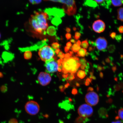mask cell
Listing matches in <instances>:
<instances>
[{
  "label": "cell",
  "mask_w": 123,
  "mask_h": 123,
  "mask_svg": "<svg viewBox=\"0 0 123 123\" xmlns=\"http://www.w3.org/2000/svg\"><path fill=\"white\" fill-rule=\"evenodd\" d=\"M57 28H56L53 26H50L47 29V33L49 35L51 36H56Z\"/></svg>",
  "instance_id": "obj_13"
},
{
  "label": "cell",
  "mask_w": 123,
  "mask_h": 123,
  "mask_svg": "<svg viewBox=\"0 0 123 123\" xmlns=\"http://www.w3.org/2000/svg\"><path fill=\"white\" fill-rule=\"evenodd\" d=\"M77 55L76 56L84 57L87 54V50L85 49L81 48L77 52Z\"/></svg>",
  "instance_id": "obj_16"
},
{
  "label": "cell",
  "mask_w": 123,
  "mask_h": 123,
  "mask_svg": "<svg viewBox=\"0 0 123 123\" xmlns=\"http://www.w3.org/2000/svg\"><path fill=\"white\" fill-rule=\"evenodd\" d=\"M81 34L79 32H76L75 33V36L74 37V38L76 40H78L80 37Z\"/></svg>",
  "instance_id": "obj_27"
},
{
  "label": "cell",
  "mask_w": 123,
  "mask_h": 123,
  "mask_svg": "<svg viewBox=\"0 0 123 123\" xmlns=\"http://www.w3.org/2000/svg\"><path fill=\"white\" fill-rule=\"evenodd\" d=\"M0 38H1V34H0Z\"/></svg>",
  "instance_id": "obj_44"
},
{
  "label": "cell",
  "mask_w": 123,
  "mask_h": 123,
  "mask_svg": "<svg viewBox=\"0 0 123 123\" xmlns=\"http://www.w3.org/2000/svg\"><path fill=\"white\" fill-rule=\"evenodd\" d=\"M85 5L93 7H96L97 6V3L94 0H87L84 2Z\"/></svg>",
  "instance_id": "obj_14"
},
{
  "label": "cell",
  "mask_w": 123,
  "mask_h": 123,
  "mask_svg": "<svg viewBox=\"0 0 123 123\" xmlns=\"http://www.w3.org/2000/svg\"><path fill=\"white\" fill-rule=\"evenodd\" d=\"M61 65L63 71L72 73H76L81 66L79 58L75 56L64 58L62 60Z\"/></svg>",
  "instance_id": "obj_2"
},
{
  "label": "cell",
  "mask_w": 123,
  "mask_h": 123,
  "mask_svg": "<svg viewBox=\"0 0 123 123\" xmlns=\"http://www.w3.org/2000/svg\"><path fill=\"white\" fill-rule=\"evenodd\" d=\"M60 51V50L59 49H58L55 50V53H56L57 55H58Z\"/></svg>",
  "instance_id": "obj_36"
},
{
  "label": "cell",
  "mask_w": 123,
  "mask_h": 123,
  "mask_svg": "<svg viewBox=\"0 0 123 123\" xmlns=\"http://www.w3.org/2000/svg\"><path fill=\"white\" fill-rule=\"evenodd\" d=\"M117 18L118 20L123 22V7H121L117 10Z\"/></svg>",
  "instance_id": "obj_15"
},
{
  "label": "cell",
  "mask_w": 123,
  "mask_h": 123,
  "mask_svg": "<svg viewBox=\"0 0 123 123\" xmlns=\"http://www.w3.org/2000/svg\"><path fill=\"white\" fill-rule=\"evenodd\" d=\"M77 75L78 77L81 79H83L86 76L85 72L83 70H79L78 72Z\"/></svg>",
  "instance_id": "obj_19"
},
{
  "label": "cell",
  "mask_w": 123,
  "mask_h": 123,
  "mask_svg": "<svg viewBox=\"0 0 123 123\" xmlns=\"http://www.w3.org/2000/svg\"><path fill=\"white\" fill-rule=\"evenodd\" d=\"M117 119H120L123 121V108L120 109L118 112V116L117 117Z\"/></svg>",
  "instance_id": "obj_21"
},
{
  "label": "cell",
  "mask_w": 123,
  "mask_h": 123,
  "mask_svg": "<svg viewBox=\"0 0 123 123\" xmlns=\"http://www.w3.org/2000/svg\"><path fill=\"white\" fill-rule=\"evenodd\" d=\"M66 31L68 33H70L71 31V30L69 28L67 27L66 29Z\"/></svg>",
  "instance_id": "obj_39"
},
{
  "label": "cell",
  "mask_w": 123,
  "mask_h": 123,
  "mask_svg": "<svg viewBox=\"0 0 123 123\" xmlns=\"http://www.w3.org/2000/svg\"><path fill=\"white\" fill-rule=\"evenodd\" d=\"M48 15L44 12H35L25 25L27 31L35 35H46V30L48 26Z\"/></svg>",
  "instance_id": "obj_1"
},
{
  "label": "cell",
  "mask_w": 123,
  "mask_h": 123,
  "mask_svg": "<svg viewBox=\"0 0 123 123\" xmlns=\"http://www.w3.org/2000/svg\"><path fill=\"white\" fill-rule=\"evenodd\" d=\"M32 4H38L41 3V0H30L29 1Z\"/></svg>",
  "instance_id": "obj_28"
},
{
  "label": "cell",
  "mask_w": 123,
  "mask_h": 123,
  "mask_svg": "<svg viewBox=\"0 0 123 123\" xmlns=\"http://www.w3.org/2000/svg\"><path fill=\"white\" fill-rule=\"evenodd\" d=\"M78 112L80 117L87 119L93 115V110L91 106L87 104H84L78 108Z\"/></svg>",
  "instance_id": "obj_7"
},
{
  "label": "cell",
  "mask_w": 123,
  "mask_h": 123,
  "mask_svg": "<svg viewBox=\"0 0 123 123\" xmlns=\"http://www.w3.org/2000/svg\"><path fill=\"white\" fill-rule=\"evenodd\" d=\"M38 54L41 59L45 62L54 57L55 52V50L50 46L46 45L39 49Z\"/></svg>",
  "instance_id": "obj_5"
},
{
  "label": "cell",
  "mask_w": 123,
  "mask_h": 123,
  "mask_svg": "<svg viewBox=\"0 0 123 123\" xmlns=\"http://www.w3.org/2000/svg\"><path fill=\"white\" fill-rule=\"evenodd\" d=\"M81 49L80 46L78 45L76 43H75L72 46L71 49V50L74 53L78 52Z\"/></svg>",
  "instance_id": "obj_18"
},
{
  "label": "cell",
  "mask_w": 123,
  "mask_h": 123,
  "mask_svg": "<svg viewBox=\"0 0 123 123\" xmlns=\"http://www.w3.org/2000/svg\"><path fill=\"white\" fill-rule=\"evenodd\" d=\"M73 30H74V31H75V30H76V28H73Z\"/></svg>",
  "instance_id": "obj_43"
},
{
  "label": "cell",
  "mask_w": 123,
  "mask_h": 123,
  "mask_svg": "<svg viewBox=\"0 0 123 123\" xmlns=\"http://www.w3.org/2000/svg\"><path fill=\"white\" fill-rule=\"evenodd\" d=\"M25 111L28 114L31 115H36L40 110V106L36 101H31L26 104L25 106Z\"/></svg>",
  "instance_id": "obj_8"
},
{
  "label": "cell",
  "mask_w": 123,
  "mask_h": 123,
  "mask_svg": "<svg viewBox=\"0 0 123 123\" xmlns=\"http://www.w3.org/2000/svg\"><path fill=\"white\" fill-rule=\"evenodd\" d=\"M70 41L72 43H75L76 42V41H75V40L74 39H71Z\"/></svg>",
  "instance_id": "obj_40"
},
{
  "label": "cell",
  "mask_w": 123,
  "mask_h": 123,
  "mask_svg": "<svg viewBox=\"0 0 123 123\" xmlns=\"http://www.w3.org/2000/svg\"><path fill=\"white\" fill-rule=\"evenodd\" d=\"M111 4L115 7L120 6L123 4V0H111Z\"/></svg>",
  "instance_id": "obj_17"
},
{
  "label": "cell",
  "mask_w": 123,
  "mask_h": 123,
  "mask_svg": "<svg viewBox=\"0 0 123 123\" xmlns=\"http://www.w3.org/2000/svg\"><path fill=\"white\" fill-rule=\"evenodd\" d=\"M4 75L3 74L2 72H0V78H2L3 77Z\"/></svg>",
  "instance_id": "obj_41"
},
{
  "label": "cell",
  "mask_w": 123,
  "mask_h": 123,
  "mask_svg": "<svg viewBox=\"0 0 123 123\" xmlns=\"http://www.w3.org/2000/svg\"><path fill=\"white\" fill-rule=\"evenodd\" d=\"M44 12L48 15L49 19L52 24L56 26L61 24L62 21L61 18L65 15L63 9L56 7L46 8Z\"/></svg>",
  "instance_id": "obj_3"
},
{
  "label": "cell",
  "mask_w": 123,
  "mask_h": 123,
  "mask_svg": "<svg viewBox=\"0 0 123 123\" xmlns=\"http://www.w3.org/2000/svg\"><path fill=\"white\" fill-rule=\"evenodd\" d=\"M93 30L96 33H101L103 32L105 28V23L101 20H98L94 21L92 25Z\"/></svg>",
  "instance_id": "obj_11"
},
{
  "label": "cell",
  "mask_w": 123,
  "mask_h": 123,
  "mask_svg": "<svg viewBox=\"0 0 123 123\" xmlns=\"http://www.w3.org/2000/svg\"><path fill=\"white\" fill-rule=\"evenodd\" d=\"M108 49L109 52L111 53H113L115 50V47L114 45H111L108 48Z\"/></svg>",
  "instance_id": "obj_24"
},
{
  "label": "cell",
  "mask_w": 123,
  "mask_h": 123,
  "mask_svg": "<svg viewBox=\"0 0 123 123\" xmlns=\"http://www.w3.org/2000/svg\"><path fill=\"white\" fill-rule=\"evenodd\" d=\"M66 37L67 40H68L71 38V35L70 33H67L66 35Z\"/></svg>",
  "instance_id": "obj_32"
},
{
  "label": "cell",
  "mask_w": 123,
  "mask_h": 123,
  "mask_svg": "<svg viewBox=\"0 0 123 123\" xmlns=\"http://www.w3.org/2000/svg\"><path fill=\"white\" fill-rule=\"evenodd\" d=\"M86 119L80 116L76 119L75 123H84Z\"/></svg>",
  "instance_id": "obj_22"
},
{
  "label": "cell",
  "mask_w": 123,
  "mask_h": 123,
  "mask_svg": "<svg viewBox=\"0 0 123 123\" xmlns=\"http://www.w3.org/2000/svg\"><path fill=\"white\" fill-rule=\"evenodd\" d=\"M54 2H58L64 4L63 10L69 15H73L76 13V7L75 1L74 0H49Z\"/></svg>",
  "instance_id": "obj_4"
},
{
  "label": "cell",
  "mask_w": 123,
  "mask_h": 123,
  "mask_svg": "<svg viewBox=\"0 0 123 123\" xmlns=\"http://www.w3.org/2000/svg\"><path fill=\"white\" fill-rule=\"evenodd\" d=\"M96 3H98V4H102L103 3H104V2H105V0H94Z\"/></svg>",
  "instance_id": "obj_34"
},
{
  "label": "cell",
  "mask_w": 123,
  "mask_h": 123,
  "mask_svg": "<svg viewBox=\"0 0 123 123\" xmlns=\"http://www.w3.org/2000/svg\"><path fill=\"white\" fill-rule=\"evenodd\" d=\"M111 123H122V122H121V121L118 120H116V121H113V122H112Z\"/></svg>",
  "instance_id": "obj_38"
},
{
  "label": "cell",
  "mask_w": 123,
  "mask_h": 123,
  "mask_svg": "<svg viewBox=\"0 0 123 123\" xmlns=\"http://www.w3.org/2000/svg\"><path fill=\"white\" fill-rule=\"evenodd\" d=\"M70 48L68 47H67V46H66V47L64 48V51H65V52L66 53H68L69 50Z\"/></svg>",
  "instance_id": "obj_33"
},
{
  "label": "cell",
  "mask_w": 123,
  "mask_h": 123,
  "mask_svg": "<svg viewBox=\"0 0 123 123\" xmlns=\"http://www.w3.org/2000/svg\"><path fill=\"white\" fill-rule=\"evenodd\" d=\"M115 38L117 41H121V40L122 39V36L121 35H117Z\"/></svg>",
  "instance_id": "obj_30"
},
{
  "label": "cell",
  "mask_w": 123,
  "mask_h": 123,
  "mask_svg": "<svg viewBox=\"0 0 123 123\" xmlns=\"http://www.w3.org/2000/svg\"><path fill=\"white\" fill-rule=\"evenodd\" d=\"M81 46L83 48L85 49H87L88 48L89 45V43L87 40H85L83 41L81 43Z\"/></svg>",
  "instance_id": "obj_23"
},
{
  "label": "cell",
  "mask_w": 123,
  "mask_h": 123,
  "mask_svg": "<svg viewBox=\"0 0 123 123\" xmlns=\"http://www.w3.org/2000/svg\"><path fill=\"white\" fill-rule=\"evenodd\" d=\"M38 80L41 85L45 86L50 83L51 80V77L49 74L41 72L38 75Z\"/></svg>",
  "instance_id": "obj_10"
},
{
  "label": "cell",
  "mask_w": 123,
  "mask_h": 123,
  "mask_svg": "<svg viewBox=\"0 0 123 123\" xmlns=\"http://www.w3.org/2000/svg\"><path fill=\"white\" fill-rule=\"evenodd\" d=\"M110 36L112 39H114L116 36V33L115 32H112L110 33Z\"/></svg>",
  "instance_id": "obj_29"
},
{
  "label": "cell",
  "mask_w": 123,
  "mask_h": 123,
  "mask_svg": "<svg viewBox=\"0 0 123 123\" xmlns=\"http://www.w3.org/2000/svg\"><path fill=\"white\" fill-rule=\"evenodd\" d=\"M60 45L58 43L55 42L51 44V46L54 50H56L60 47Z\"/></svg>",
  "instance_id": "obj_25"
},
{
  "label": "cell",
  "mask_w": 123,
  "mask_h": 123,
  "mask_svg": "<svg viewBox=\"0 0 123 123\" xmlns=\"http://www.w3.org/2000/svg\"><path fill=\"white\" fill-rule=\"evenodd\" d=\"M118 31L120 33H123V26H121L119 27Z\"/></svg>",
  "instance_id": "obj_31"
},
{
  "label": "cell",
  "mask_w": 123,
  "mask_h": 123,
  "mask_svg": "<svg viewBox=\"0 0 123 123\" xmlns=\"http://www.w3.org/2000/svg\"><path fill=\"white\" fill-rule=\"evenodd\" d=\"M56 57H54L51 59L45 62V66L46 70L50 73H54L57 72L59 69L62 68L61 59L56 61Z\"/></svg>",
  "instance_id": "obj_6"
},
{
  "label": "cell",
  "mask_w": 123,
  "mask_h": 123,
  "mask_svg": "<svg viewBox=\"0 0 123 123\" xmlns=\"http://www.w3.org/2000/svg\"><path fill=\"white\" fill-rule=\"evenodd\" d=\"M93 48L91 47H90L89 48V51H91L93 50Z\"/></svg>",
  "instance_id": "obj_42"
},
{
  "label": "cell",
  "mask_w": 123,
  "mask_h": 123,
  "mask_svg": "<svg viewBox=\"0 0 123 123\" xmlns=\"http://www.w3.org/2000/svg\"><path fill=\"white\" fill-rule=\"evenodd\" d=\"M85 99L87 104L91 106L96 105L99 101V96L97 94L92 91L88 92L86 95Z\"/></svg>",
  "instance_id": "obj_9"
},
{
  "label": "cell",
  "mask_w": 123,
  "mask_h": 123,
  "mask_svg": "<svg viewBox=\"0 0 123 123\" xmlns=\"http://www.w3.org/2000/svg\"><path fill=\"white\" fill-rule=\"evenodd\" d=\"M63 54V53L62 52L60 51L59 52V53L58 54L57 56L58 57L60 58L62 55Z\"/></svg>",
  "instance_id": "obj_37"
},
{
  "label": "cell",
  "mask_w": 123,
  "mask_h": 123,
  "mask_svg": "<svg viewBox=\"0 0 123 123\" xmlns=\"http://www.w3.org/2000/svg\"><path fill=\"white\" fill-rule=\"evenodd\" d=\"M1 91L3 93H6L7 90V87L6 86L3 85L1 86L0 88Z\"/></svg>",
  "instance_id": "obj_26"
},
{
  "label": "cell",
  "mask_w": 123,
  "mask_h": 123,
  "mask_svg": "<svg viewBox=\"0 0 123 123\" xmlns=\"http://www.w3.org/2000/svg\"><path fill=\"white\" fill-rule=\"evenodd\" d=\"M32 54L30 51H27L24 54V57L25 59L29 60L31 58Z\"/></svg>",
  "instance_id": "obj_20"
},
{
  "label": "cell",
  "mask_w": 123,
  "mask_h": 123,
  "mask_svg": "<svg viewBox=\"0 0 123 123\" xmlns=\"http://www.w3.org/2000/svg\"><path fill=\"white\" fill-rule=\"evenodd\" d=\"M72 45V44L70 42L67 43V44H66L67 47L70 48V47H71Z\"/></svg>",
  "instance_id": "obj_35"
},
{
  "label": "cell",
  "mask_w": 123,
  "mask_h": 123,
  "mask_svg": "<svg viewBox=\"0 0 123 123\" xmlns=\"http://www.w3.org/2000/svg\"><path fill=\"white\" fill-rule=\"evenodd\" d=\"M96 46L98 50L103 51L106 49L107 46V42L105 38L99 37L96 40Z\"/></svg>",
  "instance_id": "obj_12"
}]
</instances>
